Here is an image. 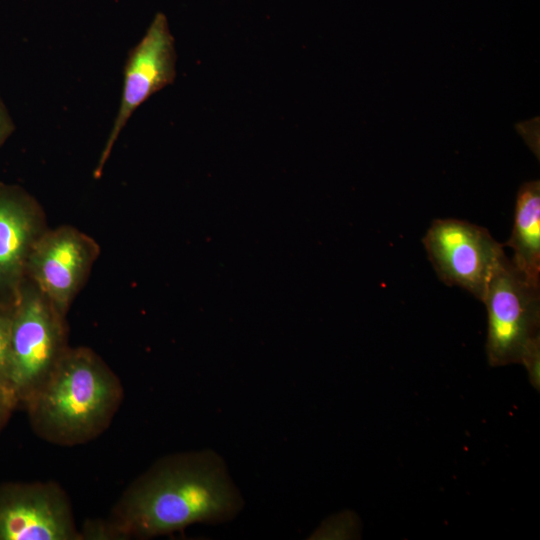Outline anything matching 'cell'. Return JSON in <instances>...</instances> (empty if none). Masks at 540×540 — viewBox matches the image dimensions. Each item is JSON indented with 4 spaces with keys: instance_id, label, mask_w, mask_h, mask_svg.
I'll return each instance as SVG.
<instances>
[{
    "instance_id": "obj_1",
    "label": "cell",
    "mask_w": 540,
    "mask_h": 540,
    "mask_svg": "<svg viewBox=\"0 0 540 540\" xmlns=\"http://www.w3.org/2000/svg\"><path fill=\"white\" fill-rule=\"evenodd\" d=\"M242 505L222 460L210 451L161 458L124 490L110 515L87 521L82 539H149L195 523L231 519Z\"/></svg>"
},
{
    "instance_id": "obj_2",
    "label": "cell",
    "mask_w": 540,
    "mask_h": 540,
    "mask_svg": "<svg viewBox=\"0 0 540 540\" xmlns=\"http://www.w3.org/2000/svg\"><path fill=\"white\" fill-rule=\"evenodd\" d=\"M123 396L120 379L94 350L69 347L23 409L38 437L75 446L109 427Z\"/></svg>"
},
{
    "instance_id": "obj_3",
    "label": "cell",
    "mask_w": 540,
    "mask_h": 540,
    "mask_svg": "<svg viewBox=\"0 0 540 540\" xmlns=\"http://www.w3.org/2000/svg\"><path fill=\"white\" fill-rule=\"evenodd\" d=\"M487 310L486 354L490 366L522 364L540 386V288L531 285L505 255L481 300Z\"/></svg>"
},
{
    "instance_id": "obj_4",
    "label": "cell",
    "mask_w": 540,
    "mask_h": 540,
    "mask_svg": "<svg viewBox=\"0 0 540 540\" xmlns=\"http://www.w3.org/2000/svg\"><path fill=\"white\" fill-rule=\"evenodd\" d=\"M69 347L66 316L26 278L12 304L7 371L18 408L45 383Z\"/></svg>"
},
{
    "instance_id": "obj_5",
    "label": "cell",
    "mask_w": 540,
    "mask_h": 540,
    "mask_svg": "<svg viewBox=\"0 0 540 540\" xmlns=\"http://www.w3.org/2000/svg\"><path fill=\"white\" fill-rule=\"evenodd\" d=\"M423 244L439 279L447 286L468 291L480 301L505 256L504 246L486 228L454 218L435 219Z\"/></svg>"
},
{
    "instance_id": "obj_6",
    "label": "cell",
    "mask_w": 540,
    "mask_h": 540,
    "mask_svg": "<svg viewBox=\"0 0 540 540\" xmlns=\"http://www.w3.org/2000/svg\"><path fill=\"white\" fill-rule=\"evenodd\" d=\"M0 540H82L68 495L54 481L0 483Z\"/></svg>"
},
{
    "instance_id": "obj_7",
    "label": "cell",
    "mask_w": 540,
    "mask_h": 540,
    "mask_svg": "<svg viewBox=\"0 0 540 540\" xmlns=\"http://www.w3.org/2000/svg\"><path fill=\"white\" fill-rule=\"evenodd\" d=\"M99 254V244L79 229L48 228L30 255L27 278L66 316Z\"/></svg>"
},
{
    "instance_id": "obj_8",
    "label": "cell",
    "mask_w": 540,
    "mask_h": 540,
    "mask_svg": "<svg viewBox=\"0 0 540 540\" xmlns=\"http://www.w3.org/2000/svg\"><path fill=\"white\" fill-rule=\"evenodd\" d=\"M176 77V50L167 18L157 13L141 40L129 52L121 101L112 129L100 156V176L121 131L135 110L153 94L172 84Z\"/></svg>"
},
{
    "instance_id": "obj_9",
    "label": "cell",
    "mask_w": 540,
    "mask_h": 540,
    "mask_svg": "<svg viewBox=\"0 0 540 540\" xmlns=\"http://www.w3.org/2000/svg\"><path fill=\"white\" fill-rule=\"evenodd\" d=\"M48 229L44 211L22 188L0 183V303L13 304L30 255Z\"/></svg>"
},
{
    "instance_id": "obj_10",
    "label": "cell",
    "mask_w": 540,
    "mask_h": 540,
    "mask_svg": "<svg viewBox=\"0 0 540 540\" xmlns=\"http://www.w3.org/2000/svg\"><path fill=\"white\" fill-rule=\"evenodd\" d=\"M503 246L513 251L515 269L533 286L540 288V182H524L516 196L514 224Z\"/></svg>"
},
{
    "instance_id": "obj_11",
    "label": "cell",
    "mask_w": 540,
    "mask_h": 540,
    "mask_svg": "<svg viewBox=\"0 0 540 540\" xmlns=\"http://www.w3.org/2000/svg\"><path fill=\"white\" fill-rule=\"evenodd\" d=\"M12 304L0 303V383L7 386ZM10 390V389H9Z\"/></svg>"
},
{
    "instance_id": "obj_12",
    "label": "cell",
    "mask_w": 540,
    "mask_h": 540,
    "mask_svg": "<svg viewBox=\"0 0 540 540\" xmlns=\"http://www.w3.org/2000/svg\"><path fill=\"white\" fill-rule=\"evenodd\" d=\"M16 409L18 405L14 395L8 387L0 383V433Z\"/></svg>"
},
{
    "instance_id": "obj_13",
    "label": "cell",
    "mask_w": 540,
    "mask_h": 540,
    "mask_svg": "<svg viewBox=\"0 0 540 540\" xmlns=\"http://www.w3.org/2000/svg\"><path fill=\"white\" fill-rule=\"evenodd\" d=\"M12 131L11 121L0 101V146Z\"/></svg>"
}]
</instances>
